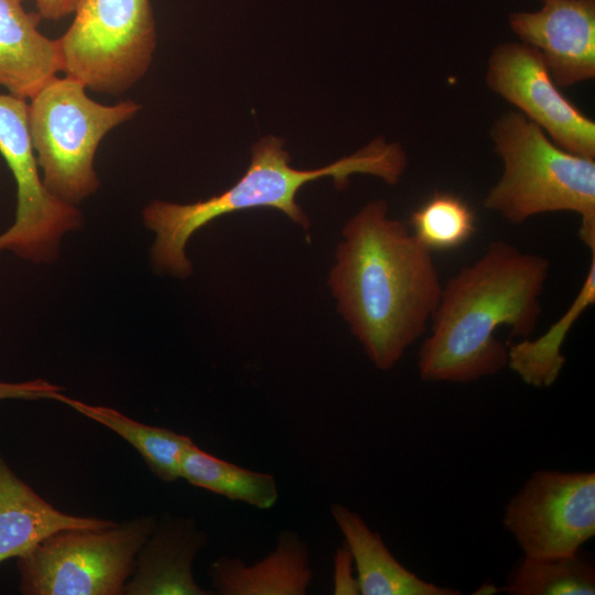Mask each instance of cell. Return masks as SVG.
Listing matches in <instances>:
<instances>
[{"label": "cell", "instance_id": "6da1fadb", "mask_svg": "<svg viewBox=\"0 0 595 595\" xmlns=\"http://www.w3.org/2000/svg\"><path fill=\"white\" fill-rule=\"evenodd\" d=\"M328 283L350 332L380 370L392 369L426 331L442 288L432 251L383 199L348 219Z\"/></svg>", "mask_w": 595, "mask_h": 595}, {"label": "cell", "instance_id": "7a4b0ae2", "mask_svg": "<svg viewBox=\"0 0 595 595\" xmlns=\"http://www.w3.org/2000/svg\"><path fill=\"white\" fill-rule=\"evenodd\" d=\"M549 272L545 257L506 241L491 242L443 285L431 333L418 355L421 379L465 383L507 367L508 345L495 332L507 326L520 338L534 332Z\"/></svg>", "mask_w": 595, "mask_h": 595}, {"label": "cell", "instance_id": "3957f363", "mask_svg": "<svg viewBox=\"0 0 595 595\" xmlns=\"http://www.w3.org/2000/svg\"><path fill=\"white\" fill-rule=\"evenodd\" d=\"M290 161L283 140L268 136L252 147L247 171L228 190L190 204L151 202L143 209V221L156 236L151 249L155 267L171 275L187 278L193 271L185 253L191 236L215 218L234 212L274 208L309 229L310 220L295 202L304 184L328 176L336 187L343 188L348 177L356 173L375 175L394 184L404 172L407 155L398 143H387L383 138H378L354 154L320 169H294Z\"/></svg>", "mask_w": 595, "mask_h": 595}, {"label": "cell", "instance_id": "277c9868", "mask_svg": "<svg viewBox=\"0 0 595 595\" xmlns=\"http://www.w3.org/2000/svg\"><path fill=\"white\" fill-rule=\"evenodd\" d=\"M491 138L504 170L484 206L511 224L544 213H575L581 240L595 251L594 159L562 149L519 111L499 118Z\"/></svg>", "mask_w": 595, "mask_h": 595}, {"label": "cell", "instance_id": "5b68a950", "mask_svg": "<svg viewBox=\"0 0 595 595\" xmlns=\"http://www.w3.org/2000/svg\"><path fill=\"white\" fill-rule=\"evenodd\" d=\"M75 78L58 75L29 102V129L43 183L60 199L77 204L96 193V151L116 127L140 110L133 100L104 105Z\"/></svg>", "mask_w": 595, "mask_h": 595}, {"label": "cell", "instance_id": "8992f818", "mask_svg": "<svg viewBox=\"0 0 595 595\" xmlns=\"http://www.w3.org/2000/svg\"><path fill=\"white\" fill-rule=\"evenodd\" d=\"M156 519L140 517L106 528L52 533L18 558L25 595L123 594L138 552Z\"/></svg>", "mask_w": 595, "mask_h": 595}, {"label": "cell", "instance_id": "52a82bcc", "mask_svg": "<svg viewBox=\"0 0 595 595\" xmlns=\"http://www.w3.org/2000/svg\"><path fill=\"white\" fill-rule=\"evenodd\" d=\"M56 39L62 73L86 89L117 96L148 72L156 46L150 0H82Z\"/></svg>", "mask_w": 595, "mask_h": 595}, {"label": "cell", "instance_id": "ba28073f", "mask_svg": "<svg viewBox=\"0 0 595 595\" xmlns=\"http://www.w3.org/2000/svg\"><path fill=\"white\" fill-rule=\"evenodd\" d=\"M0 153L17 183L14 223L0 234V252L35 262H51L62 236L82 225L75 205L53 195L40 176L29 129V102L0 94Z\"/></svg>", "mask_w": 595, "mask_h": 595}, {"label": "cell", "instance_id": "9c48e42d", "mask_svg": "<svg viewBox=\"0 0 595 595\" xmlns=\"http://www.w3.org/2000/svg\"><path fill=\"white\" fill-rule=\"evenodd\" d=\"M502 522L526 556L577 554L595 536V474L534 472L507 504Z\"/></svg>", "mask_w": 595, "mask_h": 595}, {"label": "cell", "instance_id": "30bf717a", "mask_svg": "<svg viewBox=\"0 0 595 595\" xmlns=\"http://www.w3.org/2000/svg\"><path fill=\"white\" fill-rule=\"evenodd\" d=\"M486 82L555 144L595 158V122L562 95L536 48L517 42L498 45L489 57Z\"/></svg>", "mask_w": 595, "mask_h": 595}, {"label": "cell", "instance_id": "8fae6325", "mask_svg": "<svg viewBox=\"0 0 595 595\" xmlns=\"http://www.w3.org/2000/svg\"><path fill=\"white\" fill-rule=\"evenodd\" d=\"M532 12H513L509 25L542 56L558 86L595 76V0H541Z\"/></svg>", "mask_w": 595, "mask_h": 595}, {"label": "cell", "instance_id": "7c38bea8", "mask_svg": "<svg viewBox=\"0 0 595 595\" xmlns=\"http://www.w3.org/2000/svg\"><path fill=\"white\" fill-rule=\"evenodd\" d=\"M207 533L190 518L164 513L140 549L123 594L209 595L193 576V563Z\"/></svg>", "mask_w": 595, "mask_h": 595}, {"label": "cell", "instance_id": "4fadbf2b", "mask_svg": "<svg viewBox=\"0 0 595 595\" xmlns=\"http://www.w3.org/2000/svg\"><path fill=\"white\" fill-rule=\"evenodd\" d=\"M219 595H304L312 581L310 550L293 530H282L275 549L248 565L239 558L220 556L208 570Z\"/></svg>", "mask_w": 595, "mask_h": 595}, {"label": "cell", "instance_id": "5bb4252c", "mask_svg": "<svg viewBox=\"0 0 595 595\" xmlns=\"http://www.w3.org/2000/svg\"><path fill=\"white\" fill-rule=\"evenodd\" d=\"M22 2L0 0V86L29 100L62 73V64L56 39L41 33L39 17Z\"/></svg>", "mask_w": 595, "mask_h": 595}, {"label": "cell", "instance_id": "9a60e30c", "mask_svg": "<svg viewBox=\"0 0 595 595\" xmlns=\"http://www.w3.org/2000/svg\"><path fill=\"white\" fill-rule=\"evenodd\" d=\"M115 523L54 508L14 474L0 453V563L19 558L56 531Z\"/></svg>", "mask_w": 595, "mask_h": 595}, {"label": "cell", "instance_id": "2e32d148", "mask_svg": "<svg viewBox=\"0 0 595 595\" xmlns=\"http://www.w3.org/2000/svg\"><path fill=\"white\" fill-rule=\"evenodd\" d=\"M331 515L345 538L363 595H458L459 591L426 582L404 567L378 532L342 504L331 505Z\"/></svg>", "mask_w": 595, "mask_h": 595}, {"label": "cell", "instance_id": "e0dca14e", "mask_svg": "<svg viewBox=\"0 0 595 595\" xmlns=\"http://www.w3.org/2000/svg\"><path fill=\"white\" fill-rule=\"evenodd\" d=\"M591 253L583 284L565 313L536 339L507 344L508 366L528 386L549 388L556 381L565 364L561 350L566 335L582 314L595 303V251Z\"/></svg>", "mask_w": 595, "mask_h": 595}, {"label": "cell", "instance_id": "ac0fdd59", "mask_svg": "<svg viewBox=\"0 0 595 595\" xmlns=\"http://www.w3.org/2000/svg\"><path fill=\"white\" fill-rule=\"evenodd\" d=\"M56 400L107 426L129 442L139 452L153 475L161 480L172 483L181 478L183 455L194 444L190 436L164 428L143 424L112 408L90 405L62 393Z\"/></svg>", "mask_w": 595, "mask_h": 595}, {"label": "cell", "instance_id": "d6986e66", "mask_svg": "<svg viewBox=\"0 0 595 595\" xmlns=\"http://www.w3.org/2000/svg\"><path fill=\"white\" fill-rule=\"evenodd\" d=\"M181 478L195 487L261 510L272 508L279 498L273 475L235 465L206 453L195 444L183 455Z\"/></svg>", "mask_w": 595, "mask_h": 595}, {"label": "cell", "instance_id": "ffe728a7", "mask_svg": "<svg viewBox=\"0 0 595 595\" xmlns=\"http://www.w3.org/2000/svg\"><path fill=\"white\" fill-rule=\"evenodd\" d=\"M502 589L509 595H594L595 569L580 552L561 558L523 555Z\"/></svg>", "mask_w": 595, "mask_h": 595}, {"label": "cell", "instance_id": "44dd1931", "mask_svg": "<svg viewBox=\"0 0 595 595\" xmlns=\"http://www.w3.org/2000/svg\"><path fill=\"white\" fill-rule=\"evenodd\" d=\"M411 232L430 251L454 250L476 232V216L461 196L435 192L410 215Z\"/></svg>", "mask_w": 595, "mask_h": 595}, {"label": "cell", "instance_id": "7402d4cb", "mask_svg": "<svg viewBox=\"0 0 595 595\" xmlns=\"http://www.w3.org/2000/svg\"><path fill=\"white\" fill-rule=\"evenodd\" d=\"M63 388L44 379H33L23 382L0 381L1 399H54L62 393Z\"/></svg>", "mask_w": 595, "mask_h": 595}, {"label": "cell", "instance_id": "603a6c76", "mask_svg": "<svg viewBox=\"0 0 595 595\" xmlns=\"http://www.w3.org/2000/svg\"><path fill=\"white\" fill-rule=\"evenodd\" d=\"M354 560L351 553L344 542L334 556L333 593L335 595H358L359 586L357 577L354 576Z\"/></svg>", "mask_w": 595, "mask_h": 595}, {"label": "cell", "instance_id": "cb8c5ba5", "mask_svg": "<svg viewBox=\"0 0 595 595\" xmlns=\"http://www.w3.org/2000/svg\"><path fill=\"white\" fill-rule=\"evenodd\" d=\"M39 15L48 20H60L74 13L82 0H34Z\"/></svg>", "mask_w": 595, "mask_h": 595}, {"label": "cell", "instance_id": "d4e9b609", "mask_svg": "<svg viewBox=\"0 0 595 595\" xmlns=\"http://www.w3.org/2000/svg\"><path fill=\"white\" fill-rule=\"evenodd\" d=\"M23 1V0H22Z\"/></svg>", "mask_w": 595, "mask_h": 595}]
</instances>
